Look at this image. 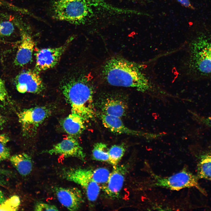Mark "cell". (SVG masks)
<instances>
[{
  "mask_svg": "<svg viewBox=\"0 0 211 211\" xmlns=\"http://www.w3.org/2000/svg\"><path fill=\"white\" fill-rule=\"evenodd\" d=\"M143 64L122 57H113L103 65L102 73L104 79L113 86L135 88L145 92L153 89V84L143 72Z\"/></svg>",
  "mask_w": 211,
  "mask_h": 211,
  "instance_id": "6da1fadb",
  "label": "cell"
},
{
  "mask_svg": "<svg viewBox=\"0 0 211 211\" xmlns=\"http://www.w3.org/2000/svg\"><path fill=\"white\" fill-rule=\"evenodd\" d=\"M60 89L71 106L72 113L78 115L85 121L94 119V91L91 81L86 76L66 81L62 84Z\"/></svg>",
  "mask_w": 211,
  "mask_h": 211,
  "instance_id": "7a4b0ae2",
  "label": "cell"
},
{
  "mask_svg": "<svg viewBox=\"0 0 211 211\" xmlns=\"http://www.w3.org/2000/svg\"><path fill=\"white\" fill-rule=\"evenodd\" d=\"M186 72L196 80H211V32L197 33L189 42Z\"/></svg>",
  "mask_w": 211,
  "mask_h": 211,
  "instance_id": "3957f363",
  "label": "cell"
},
{
  "mask_svg": "<svg viewBox=\"0 0 211 211\" xmlns=\"http://www.w3.org/2000/svg\"><path fill=\"white\" fill-rule=\"evenodd\" d=\"M149 172L150 178L143 181V189L159 187L178 191L184 188H194L204 195H207L206 192L199 183L197 176L186 168L168 177L161 176L151 171Z\"/></svg>",
  "mask_w": 211,
  "mask_h": 211,
  "instance_id": "277c9868",
  "label": "cell"
},
{
  "mask_svg": "<svg viewBox=\"0 0 211 211\" xmlns=\"http://www.w3.org/2000/svg\"><path fill=\"white\" fill-rule=\"evenodd\" d=\"M54 17L75 25H83L85 0H52Z\"/></svg>",
  "mask_w": 211,
  "mask_h": 211,
  "instance_id": "5b68a950",
  "label": "cell"
},
{
  "mask_svg": "<svg viewBox=\"0 0 211 211\" xmlns=\"http://www.w3.org/2000/svg\"><path fill=\"white\" fill-rule=\"evenodd\" d=\"M92 169L80 168L63 170L61 176L65 180L80 185L84 189L88 200L95 202L99 195L100 187L93 179Z\"/></svg>",
  "mask_w": 211,
  "mask_h": 211,
  "instance_id": "8992f818",
  "label": "cell"
},
{
  "mask_svg": "<svg viewBox=\"0 0 211 211\" xmlns=\"http://www.w3.org/2000/svg\"><path fill=\"white\" fill-rule=\"evenodd\" d=\"M51 109L47 106H38L25 109L18 114L24 136L31 137L36 134L40 125L52 114Z\"/></svg>",
  "mask_w": 211,
  "mask_h": 211,
  "instance_id": "52a82bcc",
  "label": "cell"
},
{
  "mask_svg": "<svg viewBox=\"0 0 211 211\" xmlns=\"http://www.w3.org/2000/svg\"><path fill=\"white\" fill-rule=\"evenodd\" d=\"M74 37L70 38L62 45L55 47L44 48L35 53V69L37 72L52 68L59 62L61 57Z\"/></svg>",
  "mask_w": 211,
  "mask_h": 211,
  "instance_id": "ba28073f",
  "label": "cell"
},
{
  "mask_svg": "<svg viewBox=\"0 0 211 211\" xmlns=\"http://www.w3.org/2000/svg\"><path fill=\"white\" fill-rule=\"evenodd\" d=\"M41 153L62 156L66 158L74 157L85 161L86 154L76 138L69 135L51 148Z\"/></svg>",
  "mask_w": 211,
  "mask_h": 211,
  "instance_id": "9c48e42d",
  "label": "cell"
},
{
  "mask_svg": "<svg viewBox=\"0 0 211 211\" xmlns=\"http://www.w3.org/2000/svg\"><path fill=\"white\" fill-rule=\"evenodd\" d=\"M16 86L19 93L38 94L43 91L45 86L39 73L35 70H27L20 73L15 80Z\"/></svg>",
  "mask_w": 211,
  "mask_h": 211,
  "instance_id": "30bf717a",
  "label": "cell"
},
{
  "mask_svg": "<svg viewBox=\"0 0 211 211\" xmlns=\"http://www.w3.org/2000/svg\"><path fill=\"white\" fill-rule=\"evenodd\" d=\"M21 35V42L14 60L15 64L23 66L30 62L32 59L35 42L28 30L21 23H17Z\"/></svg>",
  "mask_w": 211,
  "mask_h": 211,
  "instance_id": "8fae6325",
  "label": "cell"
},
{
  "mask_svg": "<svg viewBox=\"0 0 211 211\" xmlns=\"http://www.w3.org/2000/svg\"><path fill=\"white\" fill-rule=\"evenodd\" d=\"M113 166L107 182L101 188L108 197L115 199L119 197L127 171L128 167L125 165Z\"/></svg>",
  "mask_w": 211,
  "mask_h": 211,
  "instance_id": "7c38bea8",
  "label": "cell"
},
{
  "mask_svg": "<svg viewBox=\"0 0 211 211\" xmlns=\"http://www.w3.org/2000/svg\"><path fill=\"white\" fill-rule=\"evenodd\" d=\"M98 103L102 113L120 118L125 115L128 108L126 100L118 94L105 95L100 98Z\"/></svg>",
  "mask_w": 211,
  "mask_h": 211,
  "instance_id": "4fadbf2b",
  "label": "cell"
},
{
  "mask_svg": "<svg viewBox=\"0 0 211 211\" xmlns=\"http://www.w3.org/2000/svg\"><path fill=\"white\" fill-rule=\"evenodd\" d=\"M55 192L59 202L69 210H78L84 202L81 191L78 188L57 187Z\"/></svg>",
  "mask_w": 211,
  "mask_h": 211,
  "instance_id": "5bb4252c",
  "label": "cell"
},
{
  "mask_svg": "<svg viewBox=\"0 0 211 211\" xmlns=\"http://www.w3.org/2000/svg\"><path fill=\"white\" fill-rule=\"evenodd\" d=\"M101 119L104 126L111 132L117 134H125L151 137L152 135L129 129L123 124L120 118L102 113Z\"/></svg>",
  "mask_w": 211,
  "mask_h": 211,
  "instance_id": "9a60e30c",
  "label": "cell"
},
{
  "mask_svg": "<svg viewBox=\"0 0 211 211\" xmlns=\"http://www.w3.org/2000/svg\"><path fill=\"white\" fill-rule=\"evenodd\" d=\"M84 122L80 116L72 113L61 121L60 125L68 135L76 138L80 136L84 130Z\"/></svg>",
  "mask_w": 211,
  "mask_h": 211,
  "instance_id": "2e32d148",
  "label": "cell"
},
{
  "mask_svg": "<svg viewBox=\"0 0 211 211\" xmlns=\"http://www.w3.org/2000/svg\"><path fill=\"white\" fill-rule=\"evenodd\" d=\"M9 159L11 164L21 175L26 176L31 172L33 161L28 154L25 153L14 154L11 156Z\"/></svg>",
  "mask_w": 211,
  "mask_h": 211,
  "instance_id": "e0dca14e",
  "label": "cell"
},
{
  "mask_svg": "<svg viewBox=\"0 0 211 211\" xmlns=\"http://www.w3.org/2000/svg\"><path fill=\"white\" fill-rule=\"evenodd\" d=\"M197 169L199 178L211 181V154H205L200 156Z\"/></svg>",
  "mask_w": 211,
  "mask_h": 211,
  "instance_id": "ac0fdd59",
  "label": "cell"
},
{
  "mask_svg": "<svg viewBox=\"0 0 211 211\" xmlns=\"http://www.w3.org/2000/svg\"><path fill=\"white\" fill-rule=\"evenodd\" d=\"M108 149L105 143L101 142L95 143L92 150V159L96 161L108 162Z\"/></svg>",
  "mask_w": 211,
  "mask_h": 211,
  "instance_id": "d6986e66",
  "label": "cell"
},
{
  "mask_svg": "<svg viewBox=\"0 0 211 211\" xmlns=\"http://www.w3.org/2000/svg\"><path fill=\"white\" fill-rule=\"evenodd\" d=\"M125 149L124 147L121 145H114L108 149V161L113 166L118 165L124 154Z\"/></svg>",
  "mask_w": 211,
  "mask_h": 211,
  "instance_id": "ffe728a7",
  "label": "cell"
},
{
  "mask_svg": "<svg viewBox=\"0 0 211 211\" xmlns=\"http://www.w3.org/2000/svg\"><path fill=\"white\" fill-rule=\"evenodd\" d=\"M20 203L19 197L13 195L0 204V211L17 210Z\"/></svg>",
  "mask_w": 211,
  "mask_h": 211,
  "instance_id": "44dd1931",
  "label": "cell"
},
{
  "mask_svg": "<svg viewBox=\"0 0 211 211\" xmlns=\"http://www.w3.org/2000/svg\"><path fill=\"white\" fill-rule=\"evenodd\" d=\"M110 173L108 170L104 168L92 169V178L93 181L98 184L103 185L107 182Z\"/></svg>",
  "mask_w": 211,
  "mask_h": 211,
  "instance_id": "7402d4cb",
  "label": "cell"
},
{
  "mask_svg": "<svg viewBox=\"0 0 211 211\" xmlns=\"http://www.w3.org/2000/svg\"><path fill=\"white\" fill-rule=\"evenodd\" d=\"M14 30V25L11 22L8 20L0 21V37L10 36Z\"/></svg>",
  "mask_w": 211,
  "mask_h": 211,
  "instance_id": "603a6c76",
  "label": "cell"
},
{
  "mask_svg": "<svg viewBox=\"0 0 211 211\" xmlns=\"http://www.w3.org/2000/svg\"><path fill=\"white\" fill-rule=\"evenodd\" d=\"M35 211H58V208L55 205L42 202H38L34 207Z\"/></svg>",
  "mask_w": 211,
  "mask_h": 211,
  "instance_id": "cb8c5ba5",
  "label": "cell"
},
{
  "mask_svg": "<svg viewBox=\"0 0 211 211\" xmlns=\"http://www.w3.org/2000/svg\"><path fill=\"white\" fill-rule=\"evenodd\" d=\"M193 119L200 124L211 127V116L205 117L200 115L197 113L190 112Z\"/></svg>",
  "mask_w": 211,
  "mask_h": 211,
  "instance_id": "d4e9b609",
  "label": "cell"
},
{
  "mask_svg": "<svg viewBox=\"0 0 211 211\" xmlns=\"http://www.w3.org/2000/svg\"><path fill=\"white\" fill-rule=\"evenodd\" d=\"M6 145L0 143V161L6 160L10 157V150Z\"/></svg>",
  "mask_w": 211,
  "mask_h": 211,
  "instance_id": "484cf974",
  "label": "cell"
},
{
  "mask_svg": "<svg viewBox=\"0 0 211 211\" xmlns=\"http://www.w3.org/2000/svg\"><path fill=\"white\" fill-rule=\"evenodd\" d=\"M8 98L7 92L4 81L0 77V103Z\"/></svg>",
  "mask_w": 211,
  "mask_h": 211,
  "instance_id": "4316f807",
  "label": "cell"
},
{
  "mask_svg": "<svg viewBox=\"0 0 211 211\" xmlns=\"http://www.w3.org/2000/svg\"><path fill=\"white\" fill-rule=\"evenodd\" d=\"M9 137L6 134H0V143L6 144L9 141Z\"/></svg>",
  "mask_w": 211,
  "mask_h": 211,
  "instance_id": "83f0119b",
  "label": "cell"
},
{
  "mask_svg": "<svg viewBox=\"0 0 211 211\" xmlns=\"http://www.w3.org/2000/svg\"><path fill=\"white\" fill-rule=\"evenodd\" d=\"M178 2L185 7L192 8V6L189 0H177Z\"/></svg>",
  "mask_w": 211,
  "mask_h": 211,
  "instance_id": "f1b7e54d",
  "label": "cell"
},
{
  "mask_svg": "<svg viewBox=\"0 0 211 211\" xmlns=\"http://www.w3.org/2000/svg\"><path fill=\"white\" fill-rule=\"evenodd\" d=\"M5 200L4 194L0 190V204L4 201Z\"/></svg>",
  "mask_w": 211,
  "mask_h": 211,
  "instance_id": "f546056e",
  "label": "cell"
},
{
  "mask_svg": "<svg viewBox=\"0 0 211 211\" xmlns=\"http://www.w3.org/2000/svg\"><path fill=\"white\" fill-rule=\"evenodd\" d=\"M5 122V119L1 116H0V128L3 126Z\"/></svg>",
  "mask_w": 211,
  "mask_h": 211,
  "instance_id": "4dcf8cb0",
  "label": "cell"
},
{
  "mask_svg": "<svg viewBox=\"0 0 211 211\" xmlns=\"http://www.w3.org/2000/svg\"><path fill=\"white\" fill-rule=\"evenodd\" d=\"M0 173L6 174L7 173V172L4 170L0 169Z\"/></svg>",
  "mask_w": 211,
  "mask_h": 211,
  "instance_id": "1f68e13d",
  "label": "cell"
},
{
  "mask_svg": "<svg viewBox=\"0 0 211 211\" xmlns=\"http://www.w3.org/2000/svg\"><path fill=\"white\" fill-rule=\"evenodd\" d=\"M131 1L134 2H136L137 1H140L142 0H130Z\"/></svg>",
  "mask_w": 211,
  "mask_h": 211,
  "instance_id": "d6a6232c",
  "label": "cell"
},
{
  "mask_svg": "<svg viewBox=\"0 0 211 211\" xmlns=\"http://www.w3.org/2000/svg\"><path fill=\"white\" fill-rule=\"evenodd\" d=\"M3 184V182L2 180L0 178V186L2 185Z\"/></svg>",
  "mask_w": 211,
  "mask_h": 211,
  "instance_id": "836d02e7",
  "label": "cell"
},
{
  "mask_svg": "<svg viewBox=\"0 0 211 211\" xmlns=\"http://www.w3.org/2000/svg\"><path fill=\"white\" fill-rule=\"evenodd\" d=\"M0 116H1V115H0Z\"/></svg>",
  "mask_w": 211,
  "mask_h": 211,
  "instance_id": "e575fe53",
  "label": "cell"
}]
</instances>
